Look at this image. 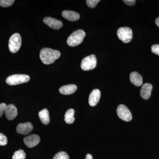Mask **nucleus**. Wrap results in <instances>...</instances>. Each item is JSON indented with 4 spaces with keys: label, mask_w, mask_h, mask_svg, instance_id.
I'll use <instances>...</instances> for the list:
<instances>
[{
    "label": "nucleus",
    "mask_w": 159,
    "mask_h": 159,
    "mask_svg": "<svg viewBox=\"0 0 159 159\" xmlns=\"http://www.w3.org/2000/svg\"><path fill=\"white\" fill-rule=\"evenodd\" d=\"M60 56V51L49 48H44L40 52V58L43 63L46 65L53 63Z\"/></svg>",
    "instance_id": "obj_1"
},
{
    "label": "nucleus",
    "mask_w": 159,
    "mask_h": 159,
    "mask_svg": "<svg viewBox=\"0 0 159 159\" xmlns=\"http://www.w3.org/2000/svg\"><path fill=\"white\" fill-rule=\"evenodd\" d=\"M85 34V32L81 29L74 31L67 40V44L72 47L79 45L82 43Z\"/></svg>",
    "instance_id": "obj_2"
},
{
    "label": "nucleus",
    "mask_w": 159,
    "mask_h": 159,
    "mask_svg": "<svg viewBox=\"0 0 159 159\" xmlns=\"http://www.w3.org/2000/svg\"><path fill=\"white\" fill-rule=\"evenodd\" d=\"M30 77L25 74H14L7 77L6 82L10 85H16L28 82Z\"/></svg>",
    "instance_id": "obj_3"
},
{
    "label": "nucleus",
    "mask_w": 159,
    "mask_h": 159,
    "mask_svg": "<svg viewBox=\"0 0 159 159\" xmlns=\"http://www.w3.org/2000/svg\"><path fill=\"white\" fill-rule=\"evenodd\" d=\"M22 39L20 35L16 33L12 34L9 40V48L10 52L15 53L20 50L21 46Z\"/></svg>",
    "instance_id": "obj_4"
},
{
    "label": "nucleus",
    "mask_w": 159,
    "mask_h": 159,
    "mask_svg": "<svg viewBox=\"0 0 159 159\" xmlns=\"http://www.w3.org/2000/svg\"><path fill=\"white\" fill-rule=\"evenodd\" d=\"M97 63V59L96 56L94 54H91L82 60L80 67L83 70H90L96 68Z\"/></svg>",
    "instance_id": "obj_5"
},
{
    "label": "nucleus",
    "mask_w": 159,
    "mask_h": 159,
    "mask_svg": "<svg viewBox=\"0 0 159 159\" xmlns=\"http://www.w3.org/2000/svg\"><path fill=\"white\" fill-rule=\"evenodd\" d=\"M117 35L119 39L122 42H130L133 38V31L129 27H122L119 28L117 31Z\"/></svg>",
    "instance_id": "obj_6"
},
{
    "label": "nucleus",
    "mask_w": 159,
    "mask_h": 159,
    "mask_svg": "<svg viewBox=\"0 0 159 159\" xmlns=\"http://www.w3.org/2000/svg\"><path fill=\"white\" fill-rule=\"evenodd\" d=\"M117 113L120 119L125 121L129 122L132 119V116L127 107L123 104H120L117 109Z\"/></svg>",
    "instance_id": "obj_7"
},
{
    "label": "nucleus",
    "mask_w": 159,
    "mask_h": 159,
    "mask_svg": "<svg viewBox=\"0 0 159 159\" xmlns=\"http://www.w3.org/2000/svg\"><path fill=\"white\" fill-rule=\"evenodd\" d=\"M43 21L50 28L54 30H58L63 26V23L61 21L53 17H45L43 20Z\"/></svg>",
    "instance_id": "obj_8"
},
{
    "label": "nucleus",
    "mask_w": 159,
    "mask_h": 159,
    "mask_svg": "<svg viewBox=\"0 0 159 159\" xmlns=\"http://www.w3.org/2000/svg\"><path fill=\"white\" fill-rule=\"evenodd\" d=\"M40 141V137L36 134L30 135L24 139V143L29 148L36 146L39 143Z\"/></svg>",
    "instance_id": "obj_9"
},
{
    "label": "nucleus",
    "mask_w": 159,
    "mask_h": 159,
    "mask_svg": "<svg viewBox=\"0 0 159 159\" xmlns=\"http://www.w3.org/2000/svg\"><path fill=\"white\" fill-rule=\"evenodd\" d=\"M33 126L31 122H28L20 123L16 127V130L18 133L21 134H28L32 130Z\"/></svg>",
    "instance_id": "obj_10"
},
{
    "label": "nucleus",
    "mask_w": 159,
    "mask_h": 159,
    "mask_svg": "<svg viewBox=\"0 0 159 159\" xmlns=\"http://www.w3.org/2000/svg\"><path fill=\"white\" fill-rule=\"evenodd\" d=\"M101 93L98 89H95L92 91L89 97V105L92 107L95 106L100 99Z\"/></svg>",
    "instance_id": "obj_11"
},
{
    "label": "nucleus",
    "mask_w": 159,
    "mask_h": 159,
    "mask_svg": "<svg viewBox=\"0 0 159 159\" xmlns=\"http://www.w3.org/2000/svg\"><path fill=\"white\" fill-rule=\"evenodd\" d=\"M5 114H6V118L8 120H13L17 116V108L14 104H9L7 105Z\"/></svg>",
    "instance_id": "obj_12"
},
{
    "label": "nucleus",
    "mask_w": 159,
    "mask_h": 159,
    "mask_svg": "<svg viewBox=\"0 0 159 159\" xmlns=\"http://www.w3.org/2000/svg\"><path fill=\"white\" fill-rule=\"evenodd\" d=\"M152 86L149 83H145L142 86L140 94L143 99H148L150 98L152 91Z\"/></svg>",
    "instance_id": "obj_13"
},
{
    "label": "nucleus",
    "mask_w": 159,
    "mask_h": 159,
    "mask_svg": "<svg viewBox=\"0 0 159 159\" xmlns=\"http://www.w3.org/2000/svg\"><path fill=\"white\" fill-rule=\"evenodd\" d=\"M63 17L66 19L70 21H75L78 20L80 17L79 13L76 11L65 10L63 11L62 13Z\"/></svg>",
    "instance_id": "obj_14"
},
{
    "label": "nucleus",
    "mask_w": 159,
    "mask_h": 159,
    "mask_svg": "<svg viewBox=\"0 0 159 159\" xmlns=\"http://www.w3.org/2000/svg\"><path fill=\"white\" fill-rule=\"evenodd\" d=\"M77 86L75 84H68L63 86L59 89V91L61 94L68 95L74 93L77 90Z\"/></svg>",
    "instance_id": "obj_15"
},
{
    "label": "nucleus",
    "mask_w": 159,
    "mask_h": 159,
    "mask_svg": "<svg viewBox=\"0 0 159 159\" xmlns=\"http://www.w3.org/2000/svg\"><path fill=\"white\" fill-rule=\"evenodd\" d=\"M129 77L131 82L134 85L137 87L142 86L143 83L142 77L138 72H133L131 73Z\"/></svg>",
    "instance_id": "obj_16"
},
{
    "label": "nucleus",
    "mask_w": 159,
    "mask_h": 159,
    "mask_svg": "<svg viewBox=\"0 0 159 159\" xmlns=\"http://www.w3.org/2000/svg\"><path fill=\"white\" fill-rule=\"evenodd\" d=\"M39 117L41 122L44 125H48L50 122L49 113L47 109H43L42 110L40 111L39 113Z\"/></svg>",
    "instance_id": "obj_17"
},
{
    "label": "nucleus",
    "mask_w": 159,
    "mask_h": 159,
    "mask_svg": "<svg viewBox=\"0 0 159 159\" xmlns=\"http://www.w3.org/2000/svg\"><path fill=\"white\" fill-rule=\"evenodd\" d=\"M75 111L73 109H70L66 111L65 115L64 120L67 124H72L75 121L74 116Z\"/></svg>",
    "instance_id": "obj_18"
},
{
    "label": "nucleus",
    "mask_w": 159,
    "mask_h": 159,
    "mask_svg": "<svg viewBox=\"0 0 159 159\" xmlns=\"http://www.w3.org/2000/svg\"><path fill=\"white\" fill-rule=\"evenodd\" d=\"M26 153L22 149L16 151L14 152L12 159H25L26 158Z\"/></svg>",
    "instance_id": "obj_19"
},
{
    "label": "nucleus",
    "mask_w": 159,
    "mask_h": 159,
    "mask_svg": "<svg viewBox=\"0 0 159 159\" xmlns=\"http://www.w3.org/2000/svg\"><path fill=\"white\" fill-rule=\"evenodd\" d=\"M53 159H70V157L65 152L61 151L56 153Z\"/></svg>",
    "instance_id": "obj_20"
},
{
    "label": "nucleus",
    "mask_w": 159,
    "mask_h": 159,
    "mask_svg": "<svg viewBox=\"0 0 159 159\" xmlns=\"http://www.w3.org/2000/svg\"><path fill=\"white\" fill-rule=\"evenodd\" d=\"M14 0H0V6L2 7H8L14 3Z\"/></svg>",
    "instance_id": "obj_21"
},
{
    "label": "nucleus",
    "mask_w": 159,
    "mask_h": 159,
    "mask_svg": "<svg viewBox=\"0 0 159 159\" xmlns=\"http://www.w3.org/2000/svg\"><path fill=\"white\" fill-rule=\"evenodd\" d=\"M99 2V0H87L86 4L89 8L93 9L97 6V4Z\"/></svg>",
    "instance_id": "obj_22"
},
{
    "label": "nucleus",
    "mask_w": 159,
    "mask_h": 159,
    "mask_svg": "<svg viewBox=\"0 0 159 159\" xmlns=\"http://www.w3.org/2000/svg\"><path fill=\"white\" fill-rule=\"evenodd\" d=\"M7 143H8V139L7 137L3 134L0 133V145L4 146L7 145Z\"/></svg>",
    "instance_id": "obj_23"
},
{
    "label": "nucleus",
    "mask_w": 159,
    "mask_h": 159,
    "mask_svg": "<svg viewBox=\"0 0 159 159\" xmlns=\"http://www.w3.org/2000/svg\"><path fill=\"white\" fill-rule=\"evenodd\" d=\"M7 106V105L5 103H2L0 104V118L3 116V114L6 112Z\"/></svg>",
    "instance_id": "obj_24"
},
{
    "label": "nucleus",
    "mask_w": 159,
    "mask_h": 159,
    "mask_svg": "<svg viewBox=\"0 0 159 159\" xmlns=\"http://www.w3.org/2000/svg\"><path fill=\"white\" fill-rule=\"evenodd\" d=\"M152 52L159 56V44L153 45L152 46Z\"/></svg>",
    "instance_id": "obj_25"
},
{
    "label": "nucleus",
    "mask_w": 159,
    "mask_h": 159,
    "mask_svg": "<svg viewBox=\"0 0 159 159\" xmlns=\"http://www.w3.org/2000/svg\"><path fill=\"white\" fill-rule=\"evenodd\" d=\"M123 2L128 6H133L135 4L136 1L135 0H124Z\"/></svg>",
    "instance_id": "obj_26"
},
{
    "label": "nucleus",
    "mask_w": 159,
    "mask_h": 159,
    "mask_svg": "<svg viewBox=\"0 0 159 159\" xmlns=\"http://www.w3.org/2000/svg\"><path fill=\"white\" fill-rule=\"evenodd\" d=\"M85 159H93V157L90 154H88L86 156Z\"/></svg>",
    "instance_id": "obj_27"
},
{
    "label": "nucleus",
    "mask_w": 159,
    "mask_h": 159,
    "mask_svg": "<svg viewBox=\"0 0 159 159\" xmlns=\"http://www.w3.org/2000/svg\"><path fill=\"white\" fill-rule=\"evenodd\" d=\"M156 24L157 25L158 27H159V17L157 18L156 20Z\"/></svg>",
    "instance_id": "obj_28"
}]
</instances>
